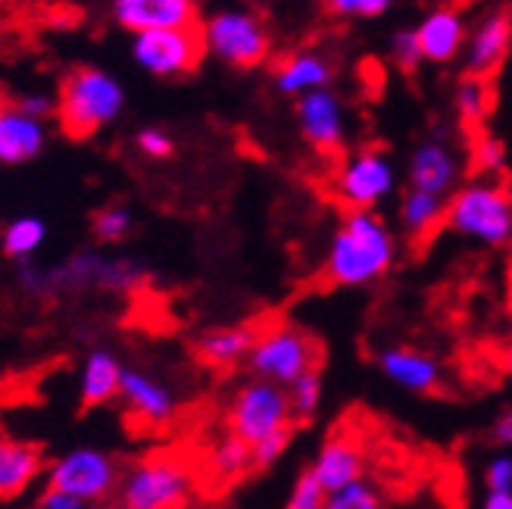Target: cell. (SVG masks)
Segmentation results:
<instances>
[{"label": "cell", "mask_w": 512, "mask_h": 509, "mask_svg": "<svg viewBox=\"0 0 512 509\" xmlns=\"http://www.w3.org/2000/svg\"><path fill=\"white\" fill-rule=\"evenodd\" d=\"M378 366L384 378H391L397 388L413 391V394H428L441 385V366L431 360L428 353L413 350V347H388L378 353Z\"/></svg>", "instance_id": "2e32d148"}, {"label": "cell", "mask_w": 512, "mask_h": 509, "mask_svg": "<svg viewBox=\"0 0 512 509\" xmlns=\"http://www.w3.org/2000/svg\"><path fill=\"white\" fill-rule=\"evenodd\" d=\"M119 391L125 394L128 406H132V413L141 416L147 425L169 422V416H172V397L160 385H153L150 378H144L138 372H122Z\"/></svg>", "instance_id": "7402d4cb"}, {"label": "cell", "mask_w": 512, "mask_h": 509, "mask_svg": "<svg viewBox=\"0 0 512 509\" xmlns=\"http://www.w3.org/2000/svg\"><path fill=\"white\" fill-rule=\"evenodd\" d=\"M391 60H394L397 69L406 72V75H413V72L425 63L416 29H400V32L391 38Z\"/></svg>", "instance_id": "4dcf8cb0"}, {"label": "cell", "mask_w": 512, "mask_h": 509, "mask_svg": "<svg viewBox=\"0 0 512 509\" xmlns=\"http://www.w3.org/2000/svg\"><path fill=\"white\" fill-rule=\"evenodd\" d=\"M447 213V197L444 194H431V191H419L409 188L400 200V228L409 238H422L428 232H434Z\"/></svg>", "instance_id": "603a6c76"}, {"label": "cell", "mask_w": 512, "mask_h": 509, "mask_svg": "<svg viewBox=\"0 0 512 509\" xmlns=\"http://www.w3.org/2000/svg\"><path fill=\"white\" fill-rule=\"evenodd\" d=\"M297 122H300V135L306 138V144L316 147L319 154H338L344 147V138H347L344 104L335 91H328V85L300 94Z\"/></svg>", "instance_id": "30bf717a"}, {"label": "cell", "mask_w": 512, "mask_h": 509, "mask_svg": "<svg viewBox=\"0 0 512 509\" xmlns=\"http://www.w3.org/2000/svg\"><path fill=\"white\" fill-rule=\"evenodd\" d=\"M191 497V475L182 463L169 460V456H157L147 460L138 469H132L122 481L119 500L128 509H169V506H185Z\"/></svg>", "instance_id": "52a82bcc"}, {"label": "cell", "mask_w": 512, "mask_h": 509, "mask_svg": "<svg viewBox=\"0 0 512 509\" xmlns=\"http://www.w3.org/2000/svg\"><path fill=\"white\" fill-rule=\"evenodd\" d=\"M313 472L322 481L325 491H338L341 485H347V481L363 475V453L350 438L338 435V438L325 441V447L319 450L316 463H313Z\"/></svg>", "instance_id": "d6986e66"}, {"label": "cell", "mask_w": 512, "mask_h": 509, "mask_svg": "<svg viewBox=\"0 0 512 509\" xmlns=\"http://www.w3.org/2000/svg\"><path fill=\"white\" fill-rule=\"evenodd\" d=\"M512 47V7H497L484 13L481 22L466 35V75H491L503 66Z\"/></svg>", "instance_id": "7c38bea8"}, {"label": "cell", "mask_w": 512, "mask_h": 509, "mask_svg": "<svg viewBox=\"0 0 512 509\" xmlns=\"http://www.w3.org/2000/svg\"><path fill=\"white\" fill-rule=\"evenodd\" d=\"M491 438L500 447H512V410H506V413L497 416V422L491 428Z\"/></svg>", "instance_id": "f35d334b"}, {"label": "cell", "mask_w": 512, "mask_h": 509, "mask_svg": "<svg viewBox=\"0 0 512 509\" xmlns=\"http://www.w3.org/2000/svg\"><path fill=\"white\" fill-rule=\"evenodd\" d=\"M397 188V169L384 150H356L335 175V194L350 210H375Z\"/></svg>", "instance_id": "ba28073f"}, {"label": "cell", "mask_w": 512, "mask_h": 509, "mask_svg": "<svg viewBox=\"0 0 512 509\" xmlns=\"http://www.w3.org/2000/svg\"><path fill=\"white\" fill-rule=\"evenodd\" d=\"M331 82V63L319 54H294L275 72V85L281 94L300 97L313 88H325Z\"/></svg>", "instance_id": "44dd1931"}, {"label": "cell", "mask_w": 512, "mask_h": 509, "mask_svg": "<svg viewBox=\"0 0 512 509\" xmlns=\"http://www.w3.org/2000/svg\"><path fill=\"white\" fill-rule=\"evenodd\" d=\"M291 416L294 419H310L319 410V400H322V378L319 369L303 372L291 381Z\"/></svg>", "instance_id": "4316f807"}, {"label": "cell", "mask_w": 512, "mask_h": 509, "mask_svg": "<svg viewBox=\"0 0 512 509\" xmlns=\"http://www.w3.org/2000/svg\"><path fill=\"white\" fill-rule=\"evenodd\" d=\"M41 238H44V225L38 219H19L7 228L4 250L10 257H29V253L41 244Z\"/></svg>", "instance_id": "f1b7e54d"}, {"label": "cell", "mask_w": 512, "mask_h": 509, "mask_svg": "<svg viewBox=\"0 0 512 509\" xmlns=\"http://www.w3.org/2000/svg\"><path fill=\"white\" fill-rule=\"evenodd\" d=\"M203 41H207V47L222 63L235 66V69L260 66L272 50L266 25L244 10L216 13L207 25H203Z\"/></svg>", "instance_id": "5b68a950"}, {"label": "cell", "mask_w": 512, "mask_h": 509, "mask_svg": "<svg viewBox=\"0 0 512 509\" xmlns=\"http://www.w3.org/2000/svg\"><path fill=\"white\" fill-rule=\"evenodd\" d=\"M116 16L132 32L178 29L197 22V7L194 0H116Z\"/></svg>", "instance_id": "9a60e30c"}, {"label": "cell", "mask_w": 512, "mask_h": 509, "mask_svg": "<svg viewBox=\"0 0 512 509\" xmlns=\"http://www.w3.org/2000/svg\"><path fill=\"white\" fill-rule=\"evenodd\" d=\"M256 328L250 325H238V328H222V332L207 335L197 344V356L213 369H232L238 360L250 356L253 344H256Z\"/></svg>", "instance_id": "ffe728a7"}, {"label": "cell", "mask_w": 512, "mask_h": 509, "mask_svg": "<svg viewBox=\"0 0 512 509\" xmlns=\"http://www.w3.org/2000/svg\"><path fill=\"white\" fill-rule=\"evenodd\" d=\"M406 182L409 188L431 191V194H450L459 182V160L453 147L441 138L422 141L406 166Z\"/></svg>", "instance_id": "4fadbf2b"}, {"label": "cell", "mask_w": 512, "mask_h": 509, "mask_svg": "<svg viewBox=\"0 0 512 509\" xmlns=\"http://www.w3.org/2000/svg\"><path fill=\"white\" fill-rule=\"evenodd\" d=\"M16 107H19L22 113H29V116H35V119H41V116L50 113V100H47V97H25V100H19Z\"/></svg>", "instance_id": "60d3db41"}, {"label": "cell", "mask_w": 512, "mask_h": 509, "mask_svg": "<svg viewBox=\"0 0 512 509\" xmlns=\"http://www.w3.org/2000/svg\"><path fill=\"white\" fill-rule=\"evenodd\" d=\"M138 147L144 150V154H150V157H169L172 154V141L163 132H157V129L141 132L138 135Z\"/></svg>", "instance_id": "8d00e7d4"}, {"label": "cell", "mask_w": 512, "mask_h": 509, "mask_svg": "<svg viewBox=\"0 0 512 509\" xmlns=\"http://www.w3.org/2000/svg\"><path fill=\"white\" fill-rule=\"evenodd\" d=\"M44 144L41 119L22 113L16 104L0 110V160L4 163H22L35 157Z\"/></svg>", "instance_id": "e0dca14e"}, {"label": "cell", "mask_w": 512, "mask_h": 509, "mask_svg": "<svg viewBox=\"0 0 512 509\" xmlns=\"http://www.w3.org/2000/svg\"><path fill=\"white\" fill-rule=\"evenodd\" d=\"M397 260V238L372 210H350L331 238L325 278L341 288H363L388 275Z\"/></svg>", "instance_id": "6da1fadb"}, {"label": "cell", "mask_w": 512, "mask_h": 509, "mask_svg": "<svg viewBox=\"0 0 512 509\" xmlns=\"http://www.w3.org/2000/svg\"><path fill=\"white\" fill-rule=\"evenodd\" d=\"M484 509H512V488L484 491Z\"/></svg>", "instance_id": "ab89813d"}, {"label": "cell", "mask_w": 512, "mask_h": 509, "mask_svg": "<svg viewBox=\"0 0 512 509\" xmlns=\"http://www.w3.org/2000/svg\"><path fill=\"white\" fill-rule=\"evenodd\" d=\"M116 485V466L97 450H75L50 472V488H60L79 500H104Z\"/></svg>", "instance_id": "8fae6325"}, {"label": "cell", "mask_w": 512, "mask_h": 509, "mask_svg": "<svg viewBox=\"0 0 512 509\" xmlns=\"http://www.w3.org/2000/svg\"><path fill=\"white\" fill-rule=\"evenodd\" d=\"M38 506H41V509H79V506H85V500L72 497V494H66V491H60V488H47V491L41 494Z\"/></svg>", "instance_id": "74e56055"}, {"label": "cell", "mask_w": 512, "mask_h": 509, "mask_svg": "<svg viewBox=\"0 0 512 509\" xmlns=\"http://www.w3.org/2000/svg\"><path fill=\"white\" fill-rule=\"evenodd\" d=\"M119 381H122V369L113 360L110 353H94L88 366H85V381H82V406L91 410V406L107 403L110 397L119 394Z\"/></svg>", "instance_id": "cb8c5ba5"}, {"label": "cell", "mask_w": 512, "mask_h": 509, "mask_svg": "<svg viewBox=\"0 0 512 509\" xmlns=\"http://www.w3.org/2000/svg\"><path fill=\"white\" fill-rule=\"evenodd\" d=\"M210 463H213V472L222 478V481H232V478H241L247 469H253L250 463V444L238 435H228L222 438L213 453H210Z\"/></svg>", "instance_id": "484cf974"}, {"label": "cell", "mask_w": 512, "mask_h": 509, "mask_svg": "<svg viewBox=\"0 0 512 509\" xmlns=\"http://www.w3.org/2000/svg\"><path fill=\"white\" fill-rule=\"evenodd\" d=\"M7 107V100H4V94H0V110H4Z\"/></svg>", "instance_id": "b9f144b4"}, {"label": "cell", "mask_w": 512, "mask_h": 509, "mask_svg": "<svg viewBox=\"0 0 512 509\" xmlns=\"http://www.w3.org/2000/svg\"><path fill=\"white\" fill-rule=\"evenodd\" d=\"M325 506L328 509H378L381 497H378V491L369 485V481L360 475V478L347 481V485H341L338 491H328Z\"/></svg>", "instance_id": "83f0119b"}, {"label": "cell", "mask_w": 512, "mask_h": 509, "mask_svg": "<svg viewBox=\"0 0 512 509\" xmlns=\"http://www.w3.org/2000/svg\"><path fill=\"white\" fill-rule=\"evenodd\" d=\"M444 222L453 235L484 247L512 244V194L500 185L472 182L447 197Z\"/></svg>", "instance_id": "7a4b0ae2"}, {"label": "cell", "mask_w": 512, "mask_h": 509, "mask_svg": "<svg viewBox=\"0 0 512 509\" xmlns=\"http://www.w3.org/2000/svg\"><path fill=\"white\" fill-rule=\"evenodd\" d=\"M291 438H294V428L285 425V428L269 431V435L260 438L256 444H250V463H253V469H269L278 460V456L288 450Z\"/></svg>", "instance_id": "f546056e"}, {"label": "cell", "mask_w": 512, "mask_h": 509, "mask_svg": "<svg viewBox=\"0 0 512 509\" xmlns=\"http://www.w3.org/2000/svg\"><path fill=\"white\" fill-rule=\"evenodd\" d=\"M291 419H294L291 397L285 385L263 378L241 388V394L232 403V413H228V428H232V435L244 438L247 444H256L260 438H266L269 431L291 425Z\"/></svg>", "instance_id": "8992f818"}, {"label": "cell", "mask_w": 512, "mask_h": 509, "mask_svg": "<svg viewBox=\"0 0 512 509\" xmlns=\"http://www.w3.org/2000/svg\"><path fill=\"white\" fill-rule=\"evenodd\" d=\"M394 0H325V7L338 16H363V19H375L391 10Z\"/></svg>", "instance_id": "d6a6232c"}, {"label": "cell", "mask_w": 512, "mask_h": 509, "mask_svg": "<svg viewBox=\"0 0 512 509\" xmlns=\"http://www.w3.org/2000/svg\"><path fill=\"white\" fill-rule=\"evenodd\" d=\"M456 113L463 122L478 125L491 113V82L481 75H466L456 88Z\"/></svg>", "instance_id": "d4e9b609"}, {"label": "cell", "mask_w": 512, "mask_h": 509, "mask_svg": "<svg viewBox=\"0 0 512 509\" xmlns=\"http://www.w3.org/2000/svg\"><path fill=\"white\" fill-rule=\"evenodd\" d=\"M416 35L422 44V57L428 63H453L466 47V19L456 7H438L431 10L419 25Z\"/></svg>", "instance_id": "5bb4252c"}, {"label": "cell", "mask_w": 512, "mask_h": 509, "mask_svg": "<svg viewBox=\"0 0 512 509\" xmlns=\"http://www.w3.org/2000/svg\"><path fill=\"white\" fill-rule=\"evenodd\" d=\"M122 110V88L97 69H75L60 88L57 119L72 141L91 138Z\"/></svg>", "instance_id": "3957f363"}, {"label": "cell", "mask_w": 512, "mask_h": 509, "mask_svg": "<svg viewBox=\"0 0 512 509\" xmlns=\"http://www.w3.org/2000/svg\"><path fill=\"white\" fill-rule=\"evenodd\" d=\"M484 488H512V456H494L488 469H484Z\"/></svg>", "instance_id": "d590c367"}, {"label": "cell", "mask_w": 512, "mask_h": 509, "mask_svg": "<svg viewBox=\"0 0 512 509\" xmlns=\"http://www.w3.org/2000/svg\"><path fill=\"white\" fill-rule=\"evenodd\" d=\"M128 225H132V216H128L125 210H119V207H110V210L94 216V232H97L100 241H119V238H125Z\"/></svg>", "instance_id": "836d02e7"}, {"label": "cell", "mask_w": 512, "mask_h": 509, "mask_svg": "<svg viewBox=\"0 0 512 509\" xmlns=\"http://www.w3.org/2000/svg\"><path fill=\"white\" fill-rule=\"evenodd\" d=\"M41 472V447L25 441H0V500L19 497Z\"/></svg>", "instance_id": "ac0fdd59"}, {"label": "cell", "mask_w": 512, "mask_h": 509, "mask_svg": "<svg viewBox=\"0 0 512 509\" xmlns=\"http://www.w3.org/2000/svg\"><path fill=\"white\" fill-rule=\"evenodd\" d=\"M203 25H178V29H147L138 32L135 57L144 69L157 75L194 72L203 57Z\"/></svg>", "instance_id": "9c48e42d"}, {"label": "cell", "mask_w": 512, "mask_h": 509, "mask_svg": "<svg viewBox=\"0 0 512 509\" xmlns=\"http://www.w3.org/2000/svg\"><path fill=\"white\" fill-rule=\"evenodd\" d=\"M325 497H328V491L322 488V481L316 478V472H313V469H306V472L297 478V485H294V491H291L288 506H291V509H322V506H325Z\"/></svg>", "instance_id": "1f68e13d"}, {"label": "cell", "mask_w": 512, "mask_h": 509, "mask_svg": "<svg viewBox=\"0 0 512 509\" xmlns=\"http://www.w3.org/2000/svg\"><path fill=\"white\" fill-rule=\"evenodd\" d=\"M322 350L313 335H306L297 325H275L269 332L256 335L250 350V366L260 378L291 385V381L310 369H319Z\"/></svg>", "instance_id": "277c9868"}, {"label": "cell", "mask_w": 512, "mask_h": 509, "mask_svg": "<svg viewBox=\"0 0 512 509\" xmlns=\"http://www.w3.org/2000/svg\"><path fill=\"white\" fill-rule=\"evenodd\" d=\"M475 163L484 172H500L506 166V147H503V141L494 138V135H484L475 144Z\"/></svg>", "instance_id": "e575fe53"}]
</instances>
